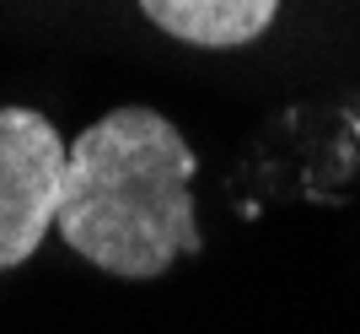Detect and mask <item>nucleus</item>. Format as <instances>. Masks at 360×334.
Returning a JSON list of instances; mask_svg holds the SVG:
<instances>
[{
	"mask_svg": "<svg viewBox=\"0 0 360 334\" xmlns=\"http://www.w3.org/2000/svg\"><path fill=\"white\" fill-rule=\"evenodd\" d=\"M140 11L178 44L237 49L269 32L280 0H140Z\"/></svg>",
	"mask_w": 360,
	"mask_h": 334,
	"instance_id": "obj_3",
	"label": "nucleus"
},
{
	"mask_svg": "<svg viewBox=\"0 0 360 334\" xmlns=\"http://www.w3.org/2000/svg\"><path fill=\"white\" fill-rule=\"evenodd\" d=\"M188 183L194 151L178 124L156 108H113L75 135L54 227L97 270L156 280L205 248Z\"/></svg>",
	"mask_w": 360,
	"mask_h": 334,
	"instance_id": "obj_1",
	"label": "nucleus"
},
{
	"mask_svg": "<svg viewBox=\"0 0 360 334\" xmlns=\"http://www.w3.org/2000/svg\"><path fill=\"white\" fill-rule=\"evenodd\" d=\"M70 146L32 108H0V270L27 264L65 199Z\"/></svg>",
	"mask_w": 360,
	"mask_h": 334,
	"instance_id": "obj_2",
	"label": "nucleus"
}]
</instances>
